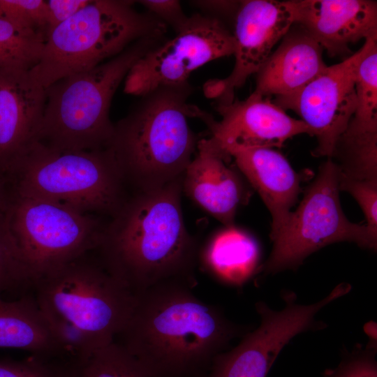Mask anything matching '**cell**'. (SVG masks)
Wrapping results in <instances>:
<instances>
[{
  "mask_svg": "<svg viewBox=\"0 0 377 377\" xmlns=\"http://www.w3.org/2000/svg\"><path fill=\"white\" fill-rule=\"evenodd\" d=\"M62 377H155L116 341L87 357L60 364Z\"/></svg>",
  "mask_w": 377,
  "mask_h": 377,
  "instance_id": "7402d4cb",
  "label": "cell"
},
{
  "mask_svg": "<svg viewBox=\"0 0 377 377\" xmlns=\"http://www.w3.org/2000/svg\"><path fill=\"white\" fill-rule=\"evenodd\" d=\"M295 23L293 1L248 0L240 1L232 34L235 65L223 79L212 80L203 87L207 98L230 103L235 90L256 74Z\"/></svg>",
  "mask_w": 377,
  "mask_h": 377,
  "instance_id": "7c38bea8",
  "label": "cell"
},
{
  "mask_svg": "<svg viewBox=\"0 0 377 377\" xmlns=\"http://www.w3.org/2000/svg\"><path fill=\"white\" fill-rule=\"evenodd\" d=\"M43 314L82 332L96 348L112 342L127 323L135 295L105 267L95 250L34 280Z\"/></svg>",
  "mask_w": 377,
  "mask_h": 377,
  "instance_id": "52a82bcc",
  "label": "cell"
},
{
  "mask_svg": "<svg viewBox=\"0 0 377 377\" xmlns=\"http://www.w3.org/2000/svg\"><path fill=\"white\" fill-rule=\"evenodd\" d=\"M0 377H62L54 360L34 356L31 360H0Z\"/></svg>",
  "mask_w": 377,
  "mask_h": 377,
  "instance_id": "4316f807",
  "label": "cell"
},
{
  "mask_svg": "<svg viewBox=\"0 0 377 377\" xmlns=\"http://www.w3.org/2000/svg\"><path fill=\"white\" fill-rule=\"evenodd\" d=\"M259 257L255 239L232 226L226 227L209 239L199 250L198 262L218 281L239 286L256 272Z\"/></svg>",
  "mask_w": 377,
  "mask_h": 377,
  "instance_id": "ffe728a7",
  "label": "cell"
},
{
  "mask_svg": "<svg viewBox=\"0 0 377 377\" xmlns=\"http://www.w3.org/2000/svg\"><path fill=\"white\" fill-rule=\"evenodd\" d=\"M339 187L357 200L364 214L366 224L377 232V180L350 178L339 172Z\"/></svg>",
  "mask_w": 377,
  "mask_h": 377,
  "instance_id": "484cf974",
  "label": "cell"
},
{
  "mask_svg": "<svg viewBox=\"0 0 377 377\" xmlns=\"http://www.w3.org/2000/svg\"><path fill=\"white\" fill-rule=\"evenodd\" d=\"M223 150L235 160L269 211L272 239L288 221L302 191L301 182L306 175L296 172L288 160L273 148L230 147Z\"/></svg>",
  "mask_w": 377,
  "mask_h": 377,
  "instance_id": "e0dca14e",
  "label": "cell"
},
{
  "mask_svg": "<svg viewBox=\"0 0 377 377\" xmlns=\"http://www.w3.org/2000/svg\"><path fill=\"white\" fill-rule=\"evenodd\" d=\"M133 4L89 0L50 31L38 63L29 71L32 77L46 89L117 56L138 40L163 38L167 25L149 12H138Z\"/></svg>",
  "mask_w": 377,
  "mask_h": 377,
  "instance_id": "8992f818",
  "label": "cell"
},
{
  "mask_svg": "<svg viewBox=\"0 0 377 377\" xmlns=\"http://www.w3.org/2000/svg\"><path fill=\"white\" fill-rule=\"evenodd\" d=\"M89 0H48L50 31L84 8Z\"/></svg>",
  "mask_w": 377,
  "mask_h": 377,
  "instance_id": "f1b7e54d",
  "label": "cell"
},
{
  "mask_svg": "<svg viewBox=\"0 0 377 377\" xmlns=\"http://www.w3.org/2000/svg\"><path fill=\"white\" fill-rule=\"evenodd\" d=\"M7 220L31 284L41 276L96 249L106 223L103 217L12 192Z\"/></svg>",
  "mask_w": 377,
  "mask_h": 377,
  "instance_id": "ba28073f",
  "label": "cell"
},
{
  "mask_svg": "<svg viewBox=\"0 0 377 377\" xmlns=\"http://www.w3.org/2000/svg\"><path fill=\"white\" fill-rule=\"evenodd\" d=\"M366 43L341 62L327 66L299 91L276 97L274 103L301 117L317 140L312 155L331 158L339 138L346 130L355 108V74Z\"/></svg>",
  "mask_w": 377,
  "mask_h": 377,
  "instance_id": "8fae6325",
  "label": "cell"
},
{
  "mask_svg": "<svg viewBox=\"0 0 377 377\" xmlns=\"http://www.w3.org/2000/svg\"><path fill=\"white\" fill-rule=\"evenodd\" d=\"M364 42L366 50L355 74V108L341 134L349 137L377 136V39Z\"/></svg>",
  "mask_w": 377,
  "mask_h": 377,
  "instance_id": "44dd1931",
  "label": "cell"
},
{
  "mask_svg": "<svg viewBox=\"0 0 377 377\" xmlns=\"http://www.w3.org/2000/svg\"><path fill=\"white\" fill-rule=\"evenodd\" d=\"M183 176L162 188L133 191L108 219L95 252L133 295L179 283L193 288L200 246L181 205Z\"/></svg>",
  "mask_w": 377,
  "mask_h": 377,
  "instance_id": "6da1fadb",
  "label": "cell"
},
{
  "mask_svg": "<svg viewBox=\"0 0 377 377\" xmlns=\"http://www.w3.org/2000/svg\"><path fill=\"white\" fill-rule=\"evenodd\" d=\"M192 3L200 9L203 14L220 20L221 16L236 15L240 1H193Z\"/></svg>",
  "mask_w": 377,
  "mask_h": 377,
  "instance_id": "4dcf8cb0",
  "label": "cell"
},
{
  "mask_svg": "<svg viewBox=\"0 0 377 377\" xmlns=\"http://www.w3.org/2000/svg\"><path fill=\"white\" fill-rule=\"evenodd\" d=\"M0 14L17 27L48 37L47 0H0Z\"/></svg>",
  "mask_w": 377,
  "mask_h": 377,
  "instance_id": "d4e9b609",
  "label": "cell"
},
{
  "mask_svg": "<svg viewBox=\"0 0 377 377\" xmlns=\"http://www.w3.org/2000/svg\"><path fill=\"white\" fill-rule=\"evenodd\" d=\"M323 52L310 33L294 23L256 73L254 91L269 98L295 93L327 66Z\"/></svg>",
  "mask_w": 377,
  "mask_h": 377,
  "instance_id": "ac0fdd59",
  "label": "cell"
},
{
  "mask_svg": "<svg viewBox=\"0 0 377 377\" xmlns=\"http://www.w3.org/2000/svg\"><path fill=\"white\" fill-rule=\"evenodd\" d=\"M191 92L188 83L160 87L142 96L114 124L107 148L134 191L158 189L184 175L198 142L187 117L201 119L206 124L212 119L188 104Z\"/></svg>",
  "mask_w": 377,
  "mask_h": 377,
  "instance_id": "3957f363",
  "label": "cell"
},
{
  "mask_svg": "<svg viewBox=\"0 0 377 377\" xmlns=\"http://www.w3.org/2000/svg\"><path fill=\"white\" fill-rule=\"evenodd\" d=\"M30 275L10 230L7 212L0 214V302L7 292L31 288Z\"/></svg>",
  "mask_w": 377,
  "mask_h": 377,
  "instance_id": "cb8c5ba5",
  "label": "cell"
},
{
  "mask_svg": "<svg viewBox=\"0 0 377 377\" xmlns=\"http://www.w3.org/2000/svg\"><path fill=\"white\" fill-rule=\"evenodd\" d=\"M232 34L221 20L196 13L170 40L146 52L128 72L124 92L143 96L163 87L188 82L191 73L213 60L232 55Z\"/></svg>",
  "mask_w": 377,
  "mask_h": 377,
  "instance_id": "30bf717a",
  "label": "cell"
},
{
  "mask_svg": "<svg viewBox=\"0 0 377 377\" xmlns=\"http://www.w3.org/2000/svg\"><path fill=\"white\" fill-rule=\"evenodd\" d=\"M5 175L15 194L56 202L103 218L114 215L128 195L109 148L59 150L35 140Z\"/></svg>",
  "mask_w": 377,
  "mask_h": 377,
  "instance_id": "277c9868",
  "label": "cell"
},
{
  "mask_svg": "<svg viewBox=\"0 0 377 377\" xmlns=\"http://www.w3.org/2000/svg\"><path fill=\"white\" fill-rule=\"evenodd\" d=\"M302 25L329 56L350 52V44L377 38V3L370 0L293 1Z\"/></svg>",
  "mask_w": 377,
  "mask_h": 377,
  "instance_id": "9a60e30c",
  "label": "cell"
},
{
  "mask_svg": "<svg viewBox=\"0 0 377 377\" xmlns=\"http://www.w3.org/2000/svg\"><path fill=\"white\" fill-rule=\"evenodd\" d=\"M221 116L209 126L223 149L230 147L279 148L293 136L309 134L308 126L289 116L271 98L253 91L245 100L217 103Z\"/></svg>",
  "mask_w": 377,
  "mask_h": 377,
  "instance_id": "4fadbf2b",
  "label": "cell"
},
{
  "mask_svg": "<svg viewBox=\"0 0 377 377\" xmlns=\"http://www.w3.org/2000/svg\"><path fill=\"white\" fill-rule=\"evenodd\" d=\"M161 39L138 40L93 68L65 77L47 87L37 140L59 150L107 148L114 129L110 119L113 96L134 64Z\"/></svg>",
  "mask_w": 377,
  "mask_h": 377,
  "instance_id": "5b68a950",
  "label": "cell"
},
{
  "mask_svg": "<svg viewBox=\"0 0 377 377\" xmlns=\"http://www.w3.org/2000/svg\"><path fill=\"white\" fill-rule=\"evenodd\" d=\"M197 154L186 168L182 191L225 227L234 226L237 209L249 191L228 161L230 156L211 137L198 140Z\"/></svg>",
  "mask_w": 377,
  "mask_h": 377,
  "instance_id": "5bb4252c",
  "label": "cell"
},
{
  "mask_svg": "<svg viewBox=\"0 0 377 377\" xmlns=\"http://www.w3.org/2000/svg\"><path fill=\"white\" fill-rule=\"evenodd\" d=\"M335 377H377L376 363L369 356H361L345 365Z\"/></svg>",
  "mask_w": 377,
  "mask_h": 377,
  "instance_id": "f546056e",
  "label": "cell"
},
{
  "mask_svg": "<svg viewBox=\"0 0 377 377\" xmlns=\"http://www.w3.org/2000/svg\"><path fill=\"white\" fill-rule=\"evenodd\" d=\"M46 102L45 88L29 71L0 72V170L37 140Z\"/></svg>",
  "mask_w": 377,
  "mask_h": 377,
  "instance_id": "2e32d148",
  "label": "cell"
},
{
  "mask_svg": "<svg viewBox=\"0 0 377 377\" xmlns=\"http://www.w3.org/2000/svg\"><path fill=\"white\" fill-rule=\"evenodd\" d=\"M0 348L30 352L46 360L62 358V350L34 296L0 302Z\"/></svg>",
  "mask_w": 377,
  "mask_h": 377,
  "instance_id": "d6986e66",
  "label": "cell"
},
{
  "mask_svg": "<svg viewBox=\"0 0 377 377\" xmlns=\"http://www.w3.org/2000/svg\"><path fill=\"white\" fill-rule=\"evenodd\" d=\"M179 283L135 295L116 341L155 377H207L214 358L245 329Z\"/></svg>",
  "mask_w": 377,
  "mask_h": 377,
  "instance_id": "7a4b0ae2",
  "label": "cell"
},
{
  "mask_svg": "<svg viewBox=\"0 0 377 377\" xmlns=\"http://www.w3.org/2000/svg\"><path fill=\"white\" fill-rule=\"evenodd\" d=\"M339 177L337 165L327 158L296 210L271 239L273 249L264 265L267 273L295 268L312 253L336 242H350L376 249L377 232L345 216L339 200Z\"/></svg>",
  "mask_w": 377,
  "mask_h": 377,
  "instance_id": "9c48e42d",
  "label": "cell"
},
{
  "mask_svg": "<svg viewBox=\"0 0 377 377\" xmlns=\"http://www.w3.org/2000/svg\"><path fill=\"white\" fill-rule=\"evenodd\" d=\"M138 3L164 24L171 26L175 33L179 31L188 20V17L184 14L179 1L142 0L139 1Z\"/></svg>",
  "mask_w": 377,
  "mask_h": 377,
  "instance_id": "83f0119b",
  "label": "cell"
},
{
  "mask_svg": "<svg viewBox=\"0 0 377 377\" xmlns=\"http://www.w3.org/2000/svg\"><path fill=\"white\" fill-rule=\"evenodd\" d=\"M46 40L47 37L21 29L0 14V72L31 70Z\"/></svg>",
  "mask_w": 377,
  "mask_h": 377,
  "instance_id": "603a6c76",
  "label": "cell"
},
{
  "mask_svg": "<svg viewBox=\"0 0 377 377\" xmlns=\"http://www.w3.org/2000/svg\"><path fill=\"white\" fill-rule=\"evenodd\" d=\"M10 188L6 175L0 170V214L7 212L10 200Z\"/></svg>",
  "mask_w": 377,
  "mask_h": 377,
  "instance_id": "1f68e13d",
  "label": "cell"
}]
</instances>
